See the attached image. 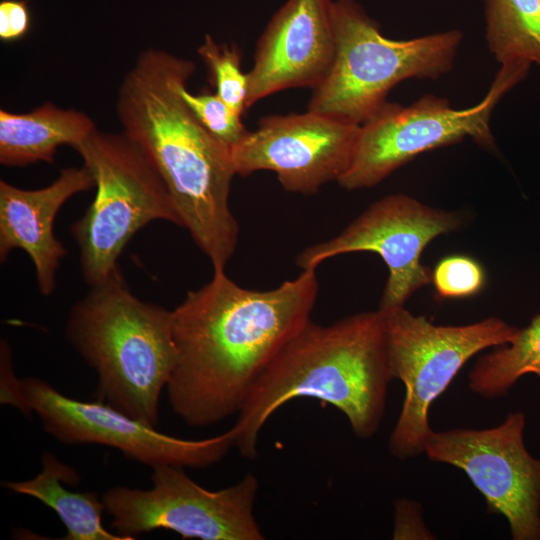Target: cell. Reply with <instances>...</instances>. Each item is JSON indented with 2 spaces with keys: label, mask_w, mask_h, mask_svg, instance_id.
<instances>
[{
  "label": "cell",
  "mask_w": 540,
  "mask_h": 540,
  "mask_svg": "<svg viewBox=\"0 0 540 540\" xmlns=\"http://www.w3.org/2000/svg\"><path fill=\"white\" fill-rule=\"evenodd\" d=\"M481 264L470 256L455 254L441 259L432 270L431 282L440 298H466L485 285Z\"/></svg>",
  "instance_id": "22"
},
{
  "label": "cell",
  "mask_w": 540,
  "mask_h": 540,
  "mask_svg": "<svg viewBox=\"0 0 540 540\" xmlns=\"http://www.w3.org/2000/svg\"><path fill=\"white\" fill-rule=\"evenodd\" d=\"M151 480L147 490L116 486L102 495L111 527L124 539L158 529L202 540L265 539L254 516L259 490L254 474L211 491L193 481L184 467L163 464L152 468Z\"/></svg>",
  "instance_id": "10"
},
{
  "label": "cell",
  "mask_w": 540,
  "mask_h": 540,
  "mask_svg": "<svg viewBox=\"0 0 540 540\" xmlns=\"http://www.w3.org/2000/svg\"><path fill=\"white\" fill-rule=\"evenodd\" d=\"M96 125L82 111L47 102L28 113L0 110V163L24 167L39 161L54 162L61 145L75 148Z\"/></svg>",
  "instance_id": "16"
},
{
  "label": "cell",
  "mask_w": 540,
  "mask_h": 540,
  "mask_svg": "<svg viewBox=\"0 0 540 540\" xmlns=\"http://www.w3.org/2000/svg\"><path fill=\"white\" fill-rule=\"evenodd\" d=\"M379 311L388 331L395 377L405 386L388 448L395 458L407 460L425 453L434 432L429 409L459 370L480 351L511 342L519 328L497 317L468 325L441 326L404 306Z\"/></svg>",
  "instance_id": "8"
},
{
  "label": "cell",
  "mask_w": 540,
  "mask_h": 540,
  "mask_svg": "<svg viewBox=\"0 0 540 540\" xmlns=\"http://www.w3.org/2000/svg\"><path fill=\"white\" fill-rule=\"evenodd\" d=\"M41 471L24 481H2L1 485L17 494L37 499L51 508L66 528L64 540H126L105 528V505L95 492H74L63 484L76 485L78 473L53 453L41 458Z\"/></svg>",
  "instance_id": "17"
},
{
  "label": "cell",
  "mask_w": 540,
  "mask_h": 540,
  "mask_svg": "<svg viewBox=\"0 0 540 540\" xmlns=\"http://www.w3.org/2000/svg\"><path fill=\"white\" fill-rule=\"evenodd\" d=\"M486 41L501 65H540V0H485Z\"/></svg>",
  "instance_id": "19"
},
{
  "label": "cell",
  "mask_w": 540,
  "mask_h": 540,
  "mask_svg": "<svg viewBox=\"0 0 540 540\" xmlns=\"http://www.w3.org/2000/svg\"><path fill=\"white\" fill-rule=\"evenodd\" d=\"M396 379L382 313H357L330 325L308 321L272 358L252 385L232 426L242 457L257 456L271 415L298 397L329 403L360 439L376 434L389 383Z\"/></svg>",
  "instance_id": "3"
},
{
  "label": "cell",
  "mask_w": 540,
  "mask_h": 540,
  "mask_svg": "<svg viewBox=\"0 0 540 540\" xmlns=\"http://www.w3.org/2000/svg\"><path fill=\"white\" fill-rule=\"evenodd\" d=\"M524 428L525 415L517 412L493 428L434 431L425 454L461 469L487 512L505 517L513 540H540V460L527 451Z\"/></svg>",
  "instance_id": "11"
},
{
  "label": "cell",
  "mask_w": 540,
  "mask_h": 540,
  "mask_svg": "<svg viewBox=\"0 0 540 540\" xmlns=\"http://www.w3.org/2000/svg\"><path fill=\"white\" fill-rule=\"evenodd\" d=\"M526 374L540 378V313L515 338L478 358L468 373L469 389L486 399L508 394Z\"/></svg>",
  "instance_id": "18"
},
{
  "label": "cell",
  "mask_w": 540,
  "mask_h": 540,
  "mask_svg": "<svg viewBox=\"0 0 540 540\" xmlns=\"http://www.w3.org/2000/svg\"><path fill=\"white\" fill-rule=\"evenodd\" d=\"M333 19L334 61L313 89L308 110L358 125L381 110L400 82L438 79L448 73L463 39L459 30L388 39L356 0H334Z\"/></svg>",
  "instance_id": "5"
},
{
  "label": "cell",
  "mask_w": 540,
  "mask_h": 540,
  "mask_svg": "<svg viewBox=\"0 0 540 540\" xmlns=\"http://www.w3.org/2000/svg\"><path fill=\"white\" fill-rule=\"evenodd\" d=\"M183 100L204 128L229 148L235 146L247 133L241 115L230 108L216 93L193 94L187 85L181 91Z\"/></svg>",
  "instance_id": "21"
},
{
  "label": "cell",
  "mask_w": 540,
  "mask_h": 540,
  "mask_svg": "<svg viewBox=\"0 0 540 540\" xmlns=\"http://www.w3.org/2000/svg\"><path fill=\"white\" fill-rule=\"evenodd\" d=\"M86 165L60 171L48 186L27 190L0 180V261L14 249L31 258L38 288L49 296L56 286V272L67 250L54 234V221L65 202L94 187Z\"/></svg>",
  "instance_id": "15"
},
{
  "label": "cell",
  "mask_w": 540,
  "mask_h": 540,
  "mask_svg": "<svg viewBox=\"0 0 540 540\" xmlns=\"http://www.w3.org/2000/svg\"><path fill=\"white\" fill-rule=\"evenodd\" d=\"M209 68L215 93L236 113L247 109L248 76L241 70V53L235 46L218 44L206 35L197 50Z\"/></svg>",
  "instance_id": "20"
},
{
  "label": "cell",
  "mask_w": 540,
  "mask_h": 540,
  "mask_svg": "<svg viewBox=\"0 0 540 540\" xmlns=\"http://www.w3.org/2000/svg\"><path fill=\"white\" fill-rule=\"evenodd\" d=\"M29 0H2L0 2V39L12 42L24 37L31 24Z\"/></svg>",
  "instance_id": "23"
},
{
  "label": "cell",
  "mask_w": 540,
  "mask_h": 540,
  "mask_svg": "<svg viewBox=\"0 0 540 540\" xmlns=\"http://www.w3.org/2000/svg\"><path fill=\"white\" fill-rule=\"evenodd\" d=\"M74 149L96 190L85 214L70 227L83 278L91 287L118 268L119 256L141 228L155 220L181 226V220L160 175L123 132L96 128Z\"/></svg>",
  "instance_id": "6"
},
{
  "label": "cell",
  "mask_w": 540,
  "mask_h": 540,
  "mask_svg": "<svg viewBox=\"0 0 540 540\" xmlns=\"http://www.w3.org/2000/svg\"><path fill=\"white\" fill-rule=\"evenodd\" d=\"M1 363V403L24 415L35 412L46 433L66 444H100L119 450L126 458L150 466L170 464L206 468L219 463L235 446L233 427L199 440L159 432L112 406L65 396L37 377L19 379L12 357Z\"/></svg>",
  "instance_id": "7"
},
{
  "label": "cell",
  "mask_w": 540,
  "mask_h": 540,
  "mask_svg": "<svg viewBox=\"0 0 540 540\" xmlns=\"http://www.w3.org/2000/svg\"><path fill=\"white\" fill-rule=\"evenodd\" d=\"M316 269L278 287H241L224 270L172 310L177 359L167 384L173 412L208 427L241 410L263 369L308 322L318 296Z\"/></svg>",
  "instance_id": "1"
},
{
  "label": "cell",
  "mask_w": 540,
  "mask_h": 540,
  "mask_svg": "<svg viewBox=\"0 0 540 540\" xmlns=\"http://www.w3.org/2000/svg\"><path fill=\"white\" fill-rule=\"evenodd\" d=\"M336 51L333 0H287L257 43L246 106L279 91L317 87Z\"/></svg>",
  "instance_id": "14"
},
{
  "label": "cell",
  "mask_w": 540,
  "mask_h": 540,
  "mask_svg": "<svg viewBox=\"0 0 540 540\" xmlns=\"http://www.w3.org/2000/svg\"><path fill=\"white\" fill-rule=\"evenodd\" d=\"M65 336L96 372L97 400L157 428L177 359L172 311L137 298L117 268L72 306Z\"/></svg>",
  "instance_id": "4"
},
{
  "label": "cell",
  "mask_w": 540,
  "mask_h": 540,
  "mask_svg": "<svg viewBox=\"0 0 540 540\" xmlns=\"http://www.w3.org/2000/svg\"><path fill=\"white\" fill-rule=\"evenodd\" d=\"M530 65L520 61L502 64L484 98L468 108L455 109L448 99L431 94L409 106L387 102L360 125L352 163L337 182L350 191L376 186L418 155L467 138L494 148L492 112L526 77Z\"/></svg>",
  "instance_id": "9"
},
{
  "label": "cell",
  "mask_w": 540,
  "mask_h": 540,
  "mask_svg": "<svg viewBox=\"0 0 540 540\" xmlns=\"http://www.w3.org/2000/svg\"><path fill=\"white\" fill-rule=\"evenodd\" d=\"M458 213L437 209L405 194L385 196L370 205L339 235L305 248L296 258L302 270L353 252L382 257L389 276L379 310L404 306L418 289L431 282L432 271L421 263L426 246L437 236L456 230Z\"/></svg>",
  "instance_id": "12"
},
{
  "label": "cell",
  "mask_w": 540,
  "mask_h": 540,
  "mask_svg": "<svg viewBox=\"0 0 540 540\" xmlns=\"http://www.w3.org/2000/svg\"><path fill=\"white\" fill-rule=\"evenodd\" d=\"M432 536L423 522L421 506L408 499L397 500L393 539H431Z\"/></svg>",
  "instance_id": "24"
},
{
  "label": "cell",
  "mask_w": 540,
  "mask_h": 540,
  "mask_svg": "<svg viewBox=\"0 0 540 540\" xmlns=\"http://www.w3.org/2000/svg\"><path fill=\"white\" fill-rule=\"evenodd\" d=\"M192 61L142 51L124 75L116 112L128 136L163 180L181 220L213 270H225L239 227L229 206L236 175L231 148L213 137L183 100Z\"/></svg>",
  "instance_id": "2"
},
{
  "label": "cell",
  "mask_w": 540,
  "mask_h": 540,
  "mask_svg": "<svg viewBox=\"0 0 540 540\" xmlns=\"http://www.w3.org/2000/svg\"><path fill=\"white\" fill-rule=\"evenodd\" d=\"M359 131L358 124L310 110L266 116L231 148L235 172L269 170L286 191L314 194L349 169Z\"/></svg>",
  "instance_id": "13"
}]
</instances>
